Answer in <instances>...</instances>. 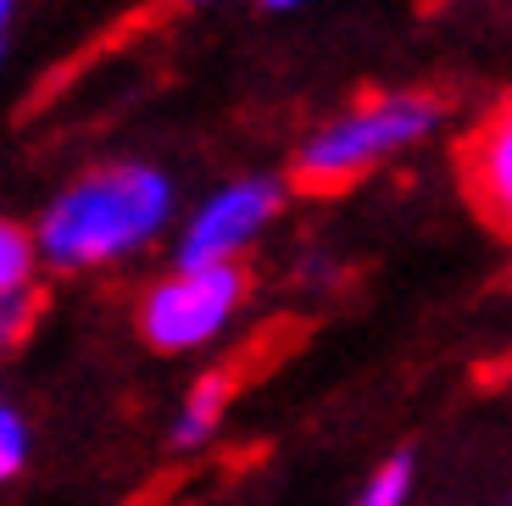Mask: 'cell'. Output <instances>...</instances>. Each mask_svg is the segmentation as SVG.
I'll return each instance as SVG.
<instances>
[{"instance_id": "obj_7", "label": "cell", "mask_w": 512, "mask_h": 506, "mask_svg": "<svg viewBox=\"0 0 512 506\" xmlns=\"http://www.w3.org/2000/svg\"><path fill=\"white\" fill-rule=\"evenodd\" d=\"M229 395H234V384L223 379V373H201V379L184 390L179 412H173V429H167L173 451H201L206 440H218L223 412H229Z\"/></svg>"}, {"instance_id": "obj_4", "label": "cell", "mask_w": 512, "mask_h": 506, "mask_svg": "<svg viewBox=\"0 0 512 506\" xmlns=\"http://www.w3.org/2000/svg\"><path fill=\"white\" fill-rule=\"evenodd\" d=\"M284 212V184L268 173L229 178L218 190H206L173 228V262L195 267H240V256L251 251Z\"/></svg>"}, {"instance_id": "obj_8", "label": "cell", "mask_w": 512, "mask_h": 506, "mask_svg": "<svg viewBox=\"0 0 512 506\" xmlns=\"http://www.w3.org/2000/svg\"><path fill=\"white\" fill-rule=\"evenodd\" d=\"M407 501H412V462L407 456H390V462H379L357 484V495L346 506H407Z\"/></svg>"}, {"instance_id": "obj_10", "label": "cell", "mask_w": 512, "mask_h": 506, "mask_svg": "<svg viewBox=\"0 0 512 506\" xmlns=\"http://www.w3.org/2000/svg\"><path fill=\"white\" fill-rule=\"evenodd\" d=\"M17 39V0H0V45Z\"/></svg>"}, {"instance_id": "obj_6", "label": "cell", "mask_w": 512, "mask_h": 506, "mask_svg": "<svg viewBox=\"0 0 512 506\" xmlns=\"http://www.w3.org/2000/svg\"><path fill=\"white\" fill-rule=\"evenodd\" d=\"M39 273H45V256H39L34 223H0V340L6 345L23 340L34 317Z\"/></svg>"}, {"instance_id": "obj_11", "label": "cell", "mask_w": 512, "mask_h": 506, "mask_svg": "<svg viewBox=\"0 0 512 506\" xmlns=\"http://www.w3.org/2000/svg\"><path fill=\"white\" fill-rule=\"evenodd\" d=\"M262 6H273V12H301V6H312V0H262Z\"/></svg>"}, {"instance_id": "obj_5", "label": "cell", "mask_w": 512, "mask_h": 506, "mask_svg": "<svg viewBox=\"0 0 512 506\" xmlns=\"http://www.w3.org/2000/svg\"><path fill=\"white\" fill-rule=\"evenodd\" d=\"M462 178L474 206L512 234V101L496 106L462 145Z\"/></svg>"}, {"instance_id": "obj_1", "label": "cell", "mask_w": 512, "mask_h": 506, "mask_svg": "<svg viewBox=\"0 0 512 506\" xmlns=\"http://www.w3.org/2000/svg\"><path fill=\"white\" fill-rule=\"evenodd\" d=\"M179 228V190L156 162H106L78 173L34 217V240L51 273H101L151 251Z\"/></svg>"}, {"instance_id": "obj_3", "label": "cell", "mask_w": 512, "mask_h": 506, "mask_svg": "<svg viewBox=\"0 0 512 506\" xmlns=\"http://www.w3.org/2000/svg\"><path fill=\"white\" fill-rule=\"evenodd\" d=\"M245 306V273L240 267H195L173 262L151 290L140 295V334L162 356H195L218 345L234 329Z\"/></svg>"}, {"instance_id": "obj_2", "label": "cell", "mask_w": 512, "mask_h": 506, "mask_svg": "<svg viewBox=\"0 0 512 506\" xmlns=\"http://www.w3.org/2000/svg\"><path fill=\"white\" fill-rule=\"evenodd\" d=\"M446 106L435 95H418V89H384L368 101L334 112L329 123H318L295 151V178L312 184V190H340V184H357V178L379 173L384 162L418 151L429 134L440 128Z\"/></svg>"}, {"instance_id": "obj_12", "label": "cell", "mask_w": 512, "mask_h": 506, "mask_svg": "<svg viewBox=\"0 0 512 506\" xmlns=\"http://www.w3.org/2000/svg\"><path fill=\"white\" fill-rule=\"evenodd\" d=\"M195 6H206V0H195Z\"/></svg>"}, {"instance_id": "obj_9", "label": "cell", "mask_w": 512, "mask_h": 506, "mask_svg": "<svg viewBox=\"0 0 512 506\" xmlns=\"http://www.w3.org/2000/svg\"><path fill=\"white\" fill-rule=\"evenodd\" d=\"M34 456V429L17 401H0V479H17Z\"/></svg>"}]
</instances>
